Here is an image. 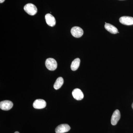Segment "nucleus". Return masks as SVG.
I'll return each mask as SVG.
<instances>
[{"mask_svg":"<svg viewBox=\"0 0 133 133\" xmlns=\"http://www.w3.org/2000/svg\"><path fill=\"white\" fill-rule=\"evenodd\" d=\"M5 0H0V3H2L5 1Z\"/></svg>","mask_w":133,"mask_h":133,"instance_id":"obj_14","label":"nucleus"},{"mask_svg":"<svg viewBox=\"0 0 133 133\" xmlns=\"http://www.w3.org/2000/svg\"><path fill=\"white\" fill-rule=\"evenodd\" d=\"M71 128L67 124H62L57 127L55 129L56 133H64L70 130Z\"/></svg>","mask_w":133,"mask_h":133,"instance_id":"obj_5","label":"nucleus"},{"mask_svg":"<svg viewBox=\"0 0 133 133\" xmlns=\"http://www.w3.org/2000/svg\"><path fill=\"white\" fill-rule=\"evenodd\" d=\"M120 22L126 25H132L133 24V17L130 16H124L121 17L119 19Z\"/></svg>","mask_w":133,"mask_h":133,"instance_id":"obj_8","label":"nucleus"},{"mask_svg":"<svg viewBox=\"0 0 133 133\" xmlns=\"http://www.w3.org/2000/svg\"><path fill=\"white\" fill-rule=\"evenodd\" d=\"M71 33L74 37L79 38L83 35L84 31L80 27L75 26L71 29Z\"/></svg>","mask_w":133,"mask_h":133,"instance_id":"obj_3","label":"nucleus"},{"mask_svg":"<svg viewBox=\"0 0 133 133\" xmlns=\"http://www.w3.org/2000/svg\"><path fill=\"white\" fill-rule=\"evenodd\" d=\"M14 133H19V132H17H17H15Z\"/></svg>","mask_w":133,"mask_h":133,"instance_id":"obj_15","label":"nucleus"},{"mask_svg":"<svg viewBox=\"0 0 133 133\" xmlns=\"http://www.w3.org/2000/svg\"><path fill=\"white\" fill-rule=\"evenodd\" d=\"M46 106V102L44 100L37 99L34 101L33 107L35 109H41L44 108Z\"/></svg>","mask_w":133,"mask_h":133,"instance_id":"obj_7","label":"nucleus"},{"mask_svg":"<svg viewBox=\"0 0 133 133\" xmlns=\"http://www.w3.org/2000/svg\"><path fill=\"white\" fill-rule=\"evenodd\" d=\"M121 118V114L119 111L118 109L115 110L112 115L111 119V123L112 125H115L118 123Z\"/></svg>","mask_w":133,"mask_h":133,"instance_id":"obj_6","label":"nucleus"},{"mask_svg":"<svg viewBox=\"0 0 133 133\" xmlns=\"http://www.w3.org/2000/svg\"><path fill=\"white\" fill-rule=\"evenodd\" d=\"M80 60L79 58H77L74 59L72 62L71 65V68L72 70L76 71L78 69L80 64Z\"/></svg>","mask_w":133,"mask_h":133,"instance_id":"obj_12","label":"nucleus"},{"mask_svg":"<svg viewBox=\"0 0 133 133\" xmlns=\"http://www.w3.org/2000/svg\"><path fill=\"white\" fill-rule=\"evenodd\" d=\"M45 65L47 69L49 70H55L57 68V62L54 58H48L45 61Z\"/></svg>","mask_w":133,"mask_h":133,"instance_id":"obj_2","label":"nucleus"},{"mask_svg":"<svg viewBox=\"0 0 133 133\" xmlns=\"http://www.w3.org/2000/svg\"><path fill=\"white\" fill-rule=\"evenodd\" d=\"M105 28L108 31L112 34H116L118 32V29L115 26L109 23H106L105 25Z\"/></svg>","mask_w":133,"mask_h":133,"instance_id":"obj_11","label":"nucleus"},{"mask_svg":"<svg viewBox=\"0 0 133 133\" xmlns=\"http://www.w3.org/2000/svg\"><path fill=\"white\" fill-rule=\"evenodd\" d=\"M132 108L133 109V103H132Z\"/></svg>","mask_w":133,"mask_h":133,"instance_id":"obj_16","label":"nucleus"},{"mask_svg":"<svg viewBox=\"0 0 133 133\" xmlns=\"http://www.w3.org/2000/svg\"><path fill=\"white\" fill-rule=\"evenodd\" d=\"M72 95L74 98L77 100H81L84 98L83 92L78 88H76L73 90L72 92Z\"/></svg>","mask_w":133,"mask_h":133,"instance_id":"obj_9","label":"nucleus"},{"mask_svg":"<svg viewBox=\"0 0 133 133\" xmlns=\"http://www.w3.org/2000/svg\"><path fill=\"white\" fill-rule=\"evenodd\" d=\"M13 103L9 100H5L0 102V108L4 111H8L13 107Z\"/></svg>","mask_w":133,"mask_h":133,"instance_id":"obj_4","label":"nucleus"},{"mask_svg":"<svg viewBox=\"0 0 133 133\" xmlns=\"http://www.w3.org/2000/svg\"><path fill=\"white\" fill-rule=\"evenodd\" d=\"M45 19L47 24L49 26L53 27L56 25V19L52 15L47 14L45 16Z\"/></svg>","mask_w":133,"mask_h":133,"instance_id":"obj_10","label":"nucleus"},{"mask_svg":"<svg viewBox=\"0 0 133 133\" xmlns=\"http://www.w3.org/2000/svg\"><path fill=\"white\" fill-rule=\"evenodd\" d=\"M24 9L27 14L31 16L35 15L37 12V8L32 3L26 4L24 6Z\"/></svg>","mask_w":133,"mask_h":133,"instance_id":"obj_1","label":"nucleus"},{"mask_svg":"<svg viewBox=\"0 0 133 133\" xmlns=\"http://www.w3.org/2000/svg\"><path fill=\"white\" fill-rule=\"evenodd\" d=\"M63 83V79L62 77H59L56 80L54 85V88L56 90H58L62 87Z\"/></svg>","mask_w":133,"mask_h":133,"instance_id":"obj_13","label":"nucleus"}]
</instances>
